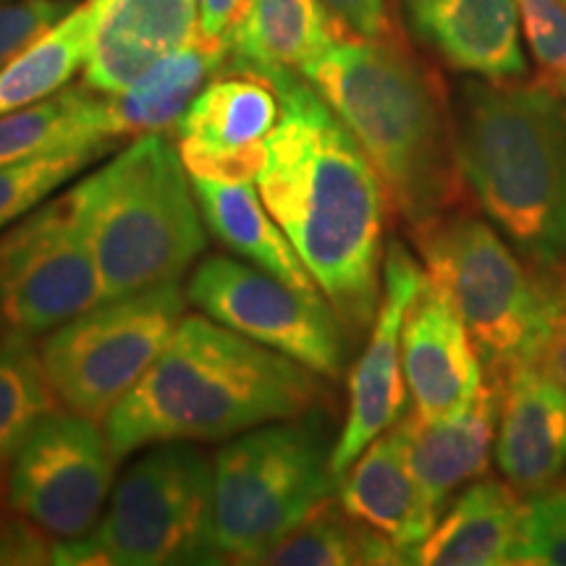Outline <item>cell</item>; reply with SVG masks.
Segmentation results:
<instances>
[{
  "instance_id": "obj_1",
  "label": "cell",
  "mask_w": 566,
  "mask_h": 566,
  "mask_svg": "<svg viewBox=\"0 0 566 566\" xmlns=\"http://www.w3.org/2000/svg\"><path fill=\"white\" fill-rule=\"evenodd\" d=\"M263 69L281 95V116L254 184L344 328L363 334L384 292V184L302 71Z\"/></svg>"
},
{
  "instance_id": "obj_2",
  "label": "cell",
  "mask_w": 566,
  "mask_h": 566,
  "mask_svg": "<svg viewBox=\"0 0 566 566\" xmlns=\"http://www.w3.org/2000/svg\"><path fill=\"white\" fill-rule=\"evenodd\" d=\"M323 375L210 315H184L132 391L105 417L118 459L166 441H221L321 409Z\"/></svg>"
},
{
  "instance_id": "obj_3",
  "label": "cell",
  "mask_w": 566,
  "mask_h": 566,
  "mask_svg": "<svg viewBox=\"0 0 566 566\" xmlns=\"http://www.w3.org/2000/svg\"><path fill=\"white\" fill-rule=\"evenodd\" d=\"M354 134L386 205L417 229L464 192L454 116L441 84L396 34L336 38L300 69Z\"/></svg>"
},
{
  "instance_id": "obj_4",
  "label": "cell",
  "mask_w": 566,
  "mask_h": 566,
  "mask_svg": "<svg viewBox=\"0 0 566 566\" xmlns=\"http://www.w3.org/2000/svg\"><path fill=\"white\" fill-rule=\"evenodd\" d=\"M467 187L535 273L566 265V103L541 82H464L454 116Z\"/></svg>"
},
{
  "instance_id": "obj_5",
  "label": "cell",
  "mask_w": 566,
  "mask_h": 566,
  "mask_svg": "<svg viewBox=\"0 0 566 566\" xmlns=\"http://www.w3.org/2000/svg\"><path fill=\"white\" fill-rule=\"evenodd\" d=\"M105 300L179 283L205 250V218L179 147L142 134L69 192Z\"/></svg>"
},
{
  "instance_id": "obj_6",
  "label": "cell",
  "mask_w": 566,
  "mask_h": 566,
  "mask_svg": "<svg viewBox=\"0 0 566 566\" xmlns=\"http://www.w3.org/2000/svg\"><path fill=\"white\" fill-rule=\"evenodd\" d=\"M321 409L258 424L212 459L218 562L263 564L296 527L328 504L338 480L331 472L334 443Z\"/></svg>"
},
{
  "instance_id": "obj_7",
  "label": "cell",
  "mask_w": 566,
  "mask_h": 566,
  "mask_svg": "<svg viewBox=\"0 0 566 566\" xmlns=\"http://www.w3.org/2000/svg\"><path fill=\"white\" fill-rule=\"evenodd\" d=\"M212 509L216 470L195 441L147 446L111 491L95 530L74 541H55L51 564H218Z\"/></svg>"
},
{
  "instance_id": "obj_8",
  "label": "cell",
  "mask_w": 566,
  "mask_h": 566,
  "mask_svg": "<svg viewBox=\"0 0 566 566\" xmlns=\"http://www.w3.org/2000/svg\"><path fill=\"white\" fill-rule=\"evenodd\" d=\"M412 231L424 275L454 304L485 375L530 363L546 323V275L530 273L495 226L467 212H443Z\"/></svg>"
},
{
  "instance_id": "obj_9",
  "label": "cell",
  "mask_w": 566,
  "mask_h": 566,
  "mask_svg": "<svg viewBox=\"0 0 566 566\" xmlns=\"http://www.w3.org/2000/svg\"><path fill=\"white\" fill-rule=\"evenodd\" d=\"M179 283L101 304L48 334L42 367L61 407L105 420L150 370L184 317Z\"/></svg>"
},
{
  "instance_id": "obj_10",
  "label": "cell",
  "mask_w": 566,
  "mask_h": 566,
  "mask_svg": "<svg viewBox=\"0 0 566 566\" xmlns=\"http://www.w3.org/2000/svg\"><path fill=\"white\" fill-rule=\"evenodd\" d=\"M105 300L69 192L0 233V325L38 338Z\"/></svg>"
},
{
  "instance_id": "obj_11",
  "label": "cell",
  "mask_w": 566,
  "mask_h": 566,
  "mask_svg": "<svg viewBox=\"0 0 566 566\" xmlns=\"http://www.w3.org/2000/svg\"><path fill=\"white\" fill-rule=\"evenodd\" d=\"M187 300L212 321L275 349L323 378L344 370V334L325 296H307L275 275L210 254L195 268Z\"/></svg>"
},
{
  "instance_id": "obj_12",
  "label": "cell",
  "mask_w": 566,
  "mask_h": 566,
  "mask_svg": "<svg viewBox=\"0 0 566 566\" xmlns=\"http://www.w3.org/2000/svg\"><path fill=\"white\" fill-rule=\"evenodd\" d=\"M97 422L55 409L9 464V506L55 541L92 533L113 491L118 457Z\"/></svg>"
},
{
  "instance_id": "obj_13",
  "label": "cell",
  "mask_w": 566,
  "mask_h": 566,
  "mask_svg": "<svg viewBox=\"0 0 566 566\" xmlns=\"http://www.w3.org/2000/svg\"><path fill=\"white\" fill-rule=\"evenodd\" d=\"M279 116L281 95L271 74L229 55L176 124V147L189 176L254 181Z\"/></svg>"
},
{
  "instance_id": "obj_14",
  "label": "cell",
  "mask_w": 566,
  "mask_h": 566,
  "mask_svg": "<svg viewBox=\"0 0 566 566\" xmlns=\"http://www.w3.org/2000/svg\"><path fill=\"white\" fill-rule=\"evenodd\" d=\"M422 281L424 268L415 263L407 247L401 242L388 244L378 315L373 321L370 342L352 370L349 415L331 454V472L336 480H342L367 446L405 415L407 380L401 367V325Z\"/></svg>"
},
{
  "instance_id": "obj_15",
  "label": "cell",
  "mask_w": 566,
  "mask_h": 566,
  "mask_svg": "<svg viewBox=\"0 0 566 566\" xmlns=\"http://www.w3.org/2000/svg\"><path fill=\"white\" fill-rule=\"evenodd\" d=\"M401 367L422 420H441L470 407L485 384L470 331L428 275L401 325Z\"/></svg>"
},
{
  "instance_id": "obj_16",
  "label": "cell",
  "mask_w": 566,
  "mask_h": 566,
  "mask_svg": "<svg viewBox=\"0 0 566 566\" xmlns=\"http://www.w3.org/2000/svg\"><path fill=\"white\" fill-rule=\"evenodd\" d=\"M501 378L495 462L520 495H533L566 472V391L535 363Z\"/></svg>"
},
{
  "instance_id": "obj_17",
  "label": "cell",
  "mask_w": 566,
  "mask_h": 566,
  "mask_svg": "<svg viewBox=\"0 0 566 566\" xmlns=\"http://www.w3.org/2000/svg\"><path fill=\"white\" fill-rule=\"evenodd\" d=\"M84 84L116 95L197 32V0H95Z\"/></svg>"
},
{
  "instance_id": "obj_18",
  "label": "cell",
  "mask_w": 566,
  "mask_h": 566,
  "mask_svg": "<svg viewBox=\"0 0 566 566\" xmlns=\"http://www.w3.org/2000/svg\"><path fill=\"white\" fill-rule=\"evenodd\" d=\"M412 32L451 69L488 82L527 74L516 0H405Z\"/></svg>"
},
{
  "instance_id": "obj_19",
  "label": "cell",
  "mask_w": 566,
  "mask_h": 566,
  "mask_svg": "<svg viewBox=\"0 0 566 566\" xmlns=\"http://www.w3.org/2000/svg\"><path fill=\"white\" fill-rule=\"evenodd\" d=\"M338 504L399 548L401 562L433 533L438 512L417 483L407 457L405 422L380 433L338 480Z\"/></svg>"
},
{
  "instance_id": "obj_20",
  "label": "cell",
  "mask_w": 566,
  "mask_h": 566,
  "mask_svg": "<svg viewBox=\"0 0 566 566\" xmlns=\"http://www.w3.org/2000/svg\"><path fill=\"white\" fill-rule=\"evenodd\" d=\"M499 412L501 378L485 375V384L470 407L441 420H422L415 409L401 417L407 430L409 467L438 514L451 493L488 470L499 430Z\"/></svg>"
},
{
  "instance_id": "obj_21",
  "label": "cell",
  "mask_w": 566,
  "mask_h": 566,
  "mask_svg": "<svg viewBox=\"0 0 566 566\" xmlns=\"http://www.w3.org/2000/svg\"><path fill=\"white\" fill-rule=\"evenodd\" d=\"M522 501L509 483H472L436 522L433 533L409 556L424 566H501L514 564L522 527Z\"/></svg>"
},
{
  "instance_id": "obj_22",
  "label": "cell",
  "mask_w": 566,
  "mask_h": 566,
  "mask_svg": "<svg viewBox=\"0 0 566 566\" xmlns=\"http://www.w3.org/2000/svg\"><path fill=\"white\" fill-rule=\"evenodd\" d=\"M231 48L197 30L192 38L155 63L124 92L108 97V116L116 137H142L174 129L205 84L229 61Z\"/></svg>"
},
{
  "instance_id": "obj_23",
  "label": "cell",
  "mask_w": 566,
  "mask_h": 566,
  "mask_svg": "<svg viewBox=\"0 0 566 566\" xmlns=\"http://www.w3.org/2000/svg\"><path fill=\"white\" fill-rule=\"evenodd\" d=\"M192 189L200 202L205 226L221 242L260 271L275 275L296 292L307 296H325L313 273L302 263L294 244L268 212L258 184L252 181H216L192 176Z\"/></svg>"
},
{
  "instance_id": "obj_24",
  "label": "cell",
  "mask_w": 566,
  "mask_h": 566,
  "mask_svg": "<svg viewBox=\"0 0 566 566\" xmlns=\"http://www.w3.org/2000/svg\"><path fill=\"white\" fill-rule=\"evenodd\" d=\"M113 139L108 97L87 84L63 87L48 101L0 116V166Z\"/></svg>"
},
{
  "instance_id": "obj_25",
  "label": "cell",
  "mask_w": 566,
  "mask_h": 566,
  "mask_svg": "<svg viewBox=\"0 0 566 566\" xmlns=\"http://www.w3.org/2000/svg\"><path fill=\"white\" fill-rule=\"evenodd\" d=\"M336 38L344 34L321 0H250L229 48L233 59L254 66L300 71Z\"/></svg>"
},
{
  "instance_id": "obj_26",
  "label": "cell",
  "mask_w": 566,
  "mask_h": 566,
  "mask_svg": "<svg viewBox=\"0 0 566 566\" xmlns=\"http://www.w3.org/2000/svg\"><path fill=\"white\" fill-rule=\"evenodd\" d=\"M95 0L74 6L53 30L34 40L9 66L0 69V116L48 101L69 87L74 74L87 63L95 34Z\"/></svg>"
},
{
  "instance_id": "obj_27",
  "label": "cell",
  "mask_w": 566,
  "mask_h": 566,
  "mask_svg": "<svg viewBox=\"0 0 566 566\" xmlns=\"http://www.w3.org/2000/svg\"><path fill=\"white\" fill-rule=\"evenodd\" d=\"M263 564L275 566H352V564H405L399 548L354 520L338 504H323L304 525L294 530L286 541H281Z\"/></svg>"
},
{
  "instance_id": "obj_28",
  "label": "cell",
  "mask_w": 566,
  "mask_h": 566,
  "mask_svg": "<svg viewBox=\"0 0 566 566\" xmlns=\"http://www.w3.org/2000/svg\"><path fill=\"white\" fill-rule=\"evenodd\" d=\"M61 409L40 346L32 336L3 331L0 334V470L13 462L32 430L48 415Z\"/></svg>"
},
{
  "instance_id": "obj_29",
  "label": "cell",
  "mask_w": 566,
  "mask_h": 566,
  "mask_svg": "<svg viewBox=\"0 0 566 566\" xmlns=\"http://www.w3.org/2000/svg\"><path fill=\"white\" fill-rule=\"evenodd\" d=\"M113 142L80 145L0 166V231L30 216L55 189L111 150Z\"/></svg>"
},
{
  "instance_id": "obj_30",
  "label": "cell",
  "mask_w": 566,
  "mask_h": 566,
  "mask_svg": "<svg viewBox=\"0 0 566 566\" xmlns=\"http://www.w3.org/2000/svg\"><path fill=\"white\" fill-rule=\"evenodd\" d=\"M514 564L566 566V475L522 501Z\"/></svg>"
},
{
  "instance_id": "obj_31",
  "label": "cell",
  "mask_w": 566,
  "mask_h": 566,
  "mask_svg": "<svg viewBox=\"0 0 566 566\" xmlns=\"http://www.w3.org/2000/svg\"><path fill=\"white\" fill-rule=\"evenodd\" d=\"M537 82L566 103V3L564 0H516Z\"/></svg>"
},
{
  "instance_id": "obj_32",
  "label": "cell",
  "mask_w": 566,
  "mask_h": 566,
  "mask_svg": "<svg viewBox=\"0 0 566 566\" xmlns=\"http://www.w3.org/2000/svg\"><path fill=\"white\" fill-rule=\"evenodd\" d=\"M71 9L69 0H0V69L53 30Z\"/></svg>"
},
{
  "instance_id": "obj_33",
  "label": "cell",
  "mask_w": 566,
  "mask_h": 566,
  "mask_svg": "<svg viewBox=\"0 0 566 566\" xmlns=\"http://www.w3.org/2000/svg\"><path fill=\"white\" fill-rule=\"evenodd\" d=\"M548 307L541 342L530 363L543 367L566 391V265L546 275Z\"/></svg>"
},
{
  "instance_id": "obj_34",
  "label": "cell",
  "mask_w": 566,
  "mask_h": 566,
  "mask_svg": "<svg viewBox=\"0 0 566 566\" xmlns=\"http://www.w3.org/2000/svg\"><path fill=\"white\" fill-rule=\"evenodd\" d=\"M53 535L13 512L0 520V564H51Z\"/></svg>"
},
{
  "instance_id": "obj_35",
  "label": "cell",
  "mask_w": 566,
  "mask_h": 566,
  "mask_svg": "<svg viewBox=\"0 0 566 566\" xmlns=\"http://www.w3.org/2000/svg\"><path fill=\"white\" fill-rule=\"evenodd\" d=\"M342 34L354 38H388L394 34L386 0H321Z\"/></svg>"
},
{
  "instance_id": "obj_36",
  "label": "cell",
  "mask_w": 566,
  "mask_h": 566,
  "mask_svg": "<svg viewBox=\"0 0 566 566\" xmlns=\"http://www.w3.org/2000/svg\"><path fill=\"white\" fill-rule=\"evenodd\" d=\"M250 0H197V30L205 38L229 45L231 34L242 24Z\"/></svg>"
},
{
  "instance_id": "obj_37",
  "label": "cell",
  "mask_w": 566,
  "mask_h": 566,
  "mask_svg": "<svg viewBox=\"0 0 566 566\" xmlns=\"http://www.w3.org/2000/svg\"><path fill=\"white\" fill-rule=\"evenodd\" d=\"M0 334H3V325H0Z\"/></svg>"
},
{
  "instance_id": "obj_38",
  "label": "cell",
  "mask_w": 566,
  "mask_h": 566,
  "mask_svg": "<svg viewBox=\"0 0 566 566\" xmlns=\"http://www.w3.org/2000/svg\"><path fill=\"white\" fill-rule=\"evenodd\" d=\"M564 3H566V0H564Z\"/></svg>"
}]
</instances>
